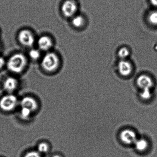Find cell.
Segmentation results:
<instances>
[{
    "mask_svg": "<svg viewBox=\"0 0 157 157\" xmlns=\"http://www.w3.org/2000/svg\"><path fill=\"white\" fill-rule=\"evenodd\" d=\"M24 157H42V154L37 151H32L27 152Z\"/></svg>",
    "mask_w": 157,
    "mask_h": 157,
    "instance_id": "cell-20",
    "label": "cell"
},
{
    "mask_svg": "<svg viewBox=\"0 0 157 157\" xmlns=\"http://www.w3.org/2000/svg\"><path fill=\"white\" fill-rule=\"evenodd\" d=\"M5 64V59L3 58L0 57V69L2 68Z\"/></svg>",
    "mask_w": 157,
    "mask_h": 157,
    "instance_id": "cell-21",
    "label": "cell"
},
{
    "mask_svg": "<svg viewBox=\"0 0 157 157\" xmlns=\"http://www.w3.org/2000/svg\"><path fill=\"white\" fill-rule=\"evenodd\" d=\"M52 157H62L60 155H58V154H56V155H54Z\"/></svg>",
    "mask_w": 157,
    "mask_h": 157,
    "instance_id": "cell-23",
    "label": "cell"
},
{
    "mask_svg": "<svg viewBox=\"0 0 157 157\" xmlns=\"http://www.w3.org/2000/svg\"><path fill=\"white\" fill-rule=\"evenodd\" d=\"M119 137L122 143L126 145L134 144L138 139L136 132L130 128L122 130L119 133Z\"/></svg>",
    "mask_w": 157,
    "mask_h": 157,
    "instance_id": "cell-4",
    "label": "cell"
},
{
    "mask_svg": "<svg viewBox=\"0 0 157 157\" xmlns=\"http://www.w3.org/2000/svg\"><path fill=\"white\" fill-rule=\"evenodd\" d=\"M18 102L17 97L10 94L4 95L0 99V108L5 112H10L16 108Z\"/></svg>",
    "mask_w": 157,
    "mask_h": 157,
    "instance_id": "cell-3",
    "label": "cell"
},
{
    "mask_svg": "<svg viewBox=\"0 0 157 157\" xmlns=\"http://www.w3.org/2000/svg\"><path fill=\"white\" fill-rule=\"evenodd\" d=\"M27 64L26 58L22 54H16L12 56L7 62L8 69L15 73L22 72Z\"/></svg>",
    "mask_w": 157,
    "mask_h": 157,
    "instance_id": "cell-1",
    "label": "cell"
},
{
    "mask_svg": "<svg viewBox=\"0 0 157 157\" xmlns=\"http://www.w3.org/2000/svg\"><path fill=\"white\" fill-rule=\"evenodd\" d=\"M49 150V146L46 142H41L37 146V151L41 154L48 152Z\"/></svg>",
    "mask_w": 157,
    "mask_h": 157,
    "instance_id": "cell-16",
    "label": "cell"
},
{
    "mask_svg": "<svg viewBox=\"0 0 157 157\" xmlns=\"http://www.w3.org/2000/svg\"><path fill=\"white\" fill-rule=\"evenodd\" d=\"M38 46L39 48L43 51H48L53 46V42L50 37L47 36H43L38 39Z\"/></svg>",
    "mask_w": 157,
    "mask_h": 157,
    "instance_id": "cell-11",
    "label": "cell"
},
{
    "mask_svg": "<svg viewBox=\"0 0 157 157\" xmlns=\"http://www.w3.org/2000/svg\"><path fill=\"white\" fill-rule=\"evenodd\" d=\"M138 87L142 90H150L154 85V82L151 77L146 74L140 75L136 81Z\"/></svg>",
    "mask_w": 157,
    "mask_h": 157,
    "instance_id": "cell-7",
    "label": "cell"
},
{
    "mask_svg": "<svg viewBox=\"0 0 157 157\" xmlns=\"http://www.w3.org/2000/svg\"><path fill=\"white\" fill-rule=\"evenodd\" d=\"M78 9L77 3L73 0H67L62 4L61 10L65 17L70 18L75 16Z\"/></svg>",
    "mask_w": 157,
    "mask_h": 157,
    "instance_id": "cell-5",
    "label": "cell"
},
{
    "mask_svg": "<svg viewBox=\"0 0 157 157\" xmlns=\"http://www.w3.org/2000/svg\"><path fill=\"white\" fill-rule=\"evenodd\" d=\"M140 98L142 100L147 101V100H150L152 96V92L151 90H142L140 94Z\"/></svg>",
    "mask_w": 157,
    "mask_h": 157,
    "instance_id": "cell-18",
    "label": "cell"
},
{
    "mask_svg": "<svg viewBox=\"0 0 157 157\" xmlns=\"http://www.w3.org/2000/svg\"><path fill=\"white\" fill-rule=\"evenodd\" d=\"M18 39L21 44L25 47H32L35 42L33 33L28 30H21L18 35Z\"/></svg>",
    "mask_w": 157,
    "mask_h": 157,
    "instance_id": "cell-6",
    "label": "cell"
},
{
    "mask_svg": "<svg viewBox=\"0 0 157 157\" xmlns=\"http://www.w3.org/2000/svg\"><path fill=\"white\" fill-rule=\"evenodd\" d=\"M118 71L119 74L124 77L130 76L133 72V66L129 61L121 59L118 63Z\"/></svg>",
    "mask_w": 157,
    "mask_h": 157,
    "instance_id": "cell-8",
    "label": "cell"
},
{
    "mask_svg": "<svg viewBox=\"0 0 157 157\" xmlns=\"http://www.w3.org/2000/svg\"><path fill=\"white\" fill-rule=\"evenodd\" d=\"M32 112L28 108L25 107H21V112H20V116L21 118L24 120H26L28 119L31 116Z\"/></svg>",
    "mask_w": 157,
    "mask_h": 157,
    "instance_id": "cell-15",
    "label": "cell"
},
{
    "mask_svg": "<svg viewBox=\"0 0 157 157\" xmlns=\"http://www.w3.org/2000/svg\"><path fill=\"white\" fill-rule=\"evenodd\" d=\"M135 148L137 151L143 152L146 151L148 147L149 143L147 140L144 138L137 139L134 144Z\"/></svg>",
    "mask_w": 157,
    "mask_h": 157,
    "instance_id": "cell-12",
    "label": "cell"
},
{
    "mask_svg": "<svg viewBox=\"0 0 157 157\" xmlns=\"http://www.w3.org/2000/svg\"><path fill=\"white\" fill-rule=\"evenodd\" d=\"M40 52L36 49H32L29 52V56L32 59L37 60L40 57Z\"/></svg>",
    "mask_w": 157,
    "mask_h": 157,
    "instance_id": "cell-19",
    "label": "cell"
},
{
    "mask_svg": "<svg viewBox=\"0 0 157 157\" xmlns=\"http://www.w3.org/2000/svg\"><path fill=\"white\" fill-rule=\"evenodd\" d=\"M147 20L151 25L157 26V10L151 11L148 15Z\"/></svg>",
    "mask_w": 157,
    "mask_h": 157,
    "instance_id": "cell-14",
    "label": "cell"
},
{
    "mask_svg": "<svg viewBox=\"0 0 157 157\" xmlns=\"http://www.w3.org/2000/svg\"><path fill=\"white\" fill-rule=\"evenodd\" d=\"M21 107H25L32 111V113L35 112L38 108V103L34 98L31 96H25L20 102Z\"/></svg>",
    "mask_w": 157,
    "mask_h": 157,
    "instance_id": "cell-9",
    "label": "cell"
},
{
    "mask_svg": "<svg viewBox=\"0 0 157 157\" xmlns=\"http://www.w3.org/2000/svg\"><path fill=\"white\" fill-rule=\"evenodd\" d=\"M130 52L128 48L123 47L120 48L118 51V56L121 59H125L129 56Z\"/></svg>",
    "mask_w": 157,
    "mask_h": 157,
    "instance_id": "cell-17",
    "label": "cell"
},
{
    "mask_svg": "<svg viewBox=\"0 0 157 157\" xmlns=\"http://www.w3.org/2000/svg\"><path fill=\"white\" fill-rule=\"evenodd\" d=\"M18 84L17 79L13 77H8L4 81L3 88L7 92L11 93L17 89Z\"/></svg>",
    "mask_w": 157,
    "mask_h": 157,
    "instance_id": "cell-10",
    "label": "cell"
},
{
    "mask_svg": "<svg viewBox=\"0 0 157 157\" xmlns=\"http://www.w3.org/2000/svg\"><path fill=\"white\" fill-rule=\"evenodd\" d=\"M59 59L56 54L53 52L48 53L45 55L42 59L41 66L43 69L47 72L55 71L58 68Z\"/></svg>",
    "mask_w": 157,
    "mask_h": 157,
    "instance_id": "cell-2",
    "label": "cell"
},
{
    "mask_svg": "<svg viewBox=\"0 0 157 157\" xmlns=\"http://www.w3.org/2000/svg\"><path fill=\"white\" fill-rule=\"evenodd\" d=\"M150 2L153 6L157 8V0H150Z\"/></svg>",
    "mask_w": 157,
    "mask_h": 157,
    "instance_id": "cell-22",
    "label": "cell"
},
{
    "mask_svg": "<svg viewBox=\"0 0 157 157\" xmlns=\"http://www.w3.org/2000/svg\"><path fill=\"white\" fill-rule=\"evenodd\" d=\"M84 19L81 15H76L74 16L72 19L71 23L72 25L76 27V28H79L82 27L84 24Z\"/></svg>",
    "mask_w": 157,
    "mask_h": 157,
    "instance_id": "cell-13",
    "label": "cell"
}]
</instances>
